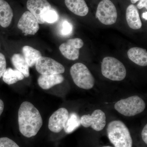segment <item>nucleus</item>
<instances>
[{
	"mask_svg": "<svg viewBox=\"0 0 147 147\" xmlns=\"http://www.w3.org/2000/svg\"><path fill=\"white\" fill-rule=\"evenodd\" d=\"M64 78L61 74L40 75L38 79V84L43 90L50 89L52 87L63 82Z\"/></svg>",
	"mask_w": 147,
	"mask_h": 147,
	"instance_id": "13",
	"label": "nucleus"
},
{
	"mask_svg": "<svg viewBox=\"0 0 147 147\" xmlns=\"http://www.w3.org/2000/svg\"><path fill=\"white\" fill-rule=\"evenodd\" d=\"M84 45V41L81 38H71L62 43L59 49L65 57L70 60L74 61L79 59V50Z\"/></svg>",
	"mask_w": 147,
	"mask_h": 147,
	"instance_id": "9",
	"label": "nucleus"
},
{
	"mask_svg": "<svg viewBox=\"0 0 147 147\" xmlns=\"http://www.w3.org/2000/svg\"><path fill=\"white\" fill-rule=\"evenodd\" d=\"M127 54L129 59L134 63L142 66L147 65V52L146 49L132 47L128 50Z\"/></svg>",
	"mask_w": 147,
	"mask_h": 147,
	"instance_id": "16",
	"label": "nucleus"
},
{
	"mask_svg": "<svg viewBox=\"0 0 147 147\" xmlns=\"http://www.w3.org/2000/svg\"><path fill=\"white\" fill-rule=\"evenodd\" d=\"M27 7L36 18L38 24H40L45 23L42 20V14L46 11L52 9L51 5L47 0H28Z\"/></svg>",
	"mask_w": 147,
	"mask_h": 147,
	"instance_id": "12",
	"label": "nucleus"
},
{
	"mask_svg": "<svg viewBox=\"0 0 147 147\" xmlns=\"http://www.w3.org/2000/svg\"><path fill=\"white\" fill-rule=\"evenodd\" d=\"M3 82L8 85H12L24 79V74L16 69H6L3 75Z\"/></svg>",
	"mask_w": 147,
	"mask_h": 147,
	"instance_id": "20",
	"label": "nucleus"
},
{
	"mask_svg": "<svg viewBox=\"0 0 147 147\" xmlns=\"http://www.w3.org/2000/svg\"><path fill=\"white\" fill-rule=\"evenodd\" d=\"M24 57L30 67L35 65L37 61L42 57L41 53L33 47L26 45L22 48Z\"/></svg>",
	"mask_w": 147,
	"mask_h": 147,
	"instance_id": "18",
	"label": "nucleus"
},
{
	"mask_svg": "<svg viewBox=\"0 0 147 147\" xmlns=\"http://www.w3.org/2000/svg\"><path fill=\"white\" fill-rule=\"evenodd\" d=\"M127 22L129 28L134 30H138L142 28V24L138 9L135 6L129 5L126 11Z\"/></svg>",
	"mask_w": 147,
	"mask_h": 147,
	"instance_id": "14",
	"label": "nucleus"
},
{
	"mask_svg": "<svg viewBox=\"0 0 147 147\" xmlns=\"http://www.w3.org/2000/svg\"><path fill=\"white\" fill-rule=\"evenodd\" d=\"M67 8L77 16H86L89 12V8L85 0H65Z\"/></svg>",
	"mask_w": 147,
	"mask_h": 147,
	"instance_id": "15",
	"label": "nucleus"
},
{
	"mask_svg": "<svg viewBox=\"0 0 147 147\" xmlns=\"http://www.w3.org/2000/svg\"><path fill=\"white\" fill-rule=\"evenodd\" d=\"M6 61L5 57L0 53V78L3 76L6 69Z\"/></svg>",
	"mask_w": 147,
	"mask_h": 147,
	"instance_id": "24",
	"label": "nucleus"
},
{
	"mask_svg": "<svg viewBox=\"0 0 147 147\" xmlns=\"http://www.w3.org/2000/svg\"><path fill=\"white\" fill-rule=\"evenodd\" d=\"M146 108V103L138 96H133L117 101L115 108L121 115L132 117L143 112Z\"/></svg>",
	"mask_w": 147,
	"mask_h": 147,
	"instance_id": "4",
	"label": "nucleus"
},
{
	"mask_svg": "<svg viewBox=\"0 0 147 147\" xmlns=\"http://www.w3.org/2000/svg\"><path fill=\"white\" fill-rule=\"evenodd\" d=\"M11 61L16 69L23 74L25 77H28L30 76V67L24 56L21 54H14L11 58Z\"/></svg>",
	"mask_w": 147,
	"mask_h": 147,
	"instance_id": "19",
	"label": "nucleus"
},
{
	"mask_svg": "<svg viewBox=\"0 0 147 147\" xmlns=\"http://www.w3.org/2000/svg\"><path fill=\"white\" fill-rule=\"evenodd\" d=\"M72 30V25L67 21H65L63 24L62 33L65 35L70 34Z\"/></svg>",
	"mask_w": 147,
	"mask_h": 147,
	"instance_id": "25",
	"label": "nucleus"
},
{
	"mask_svg": "<svg viewBox=\"0 0 147 147\" xmlns=\"http://www.w3.org/2000/svg\"><path fill=\"white\" fill-rule=\"evenodd\" d=\"M70 73L74 84L79 88L90 90L94 86V78L84 64L77 63L74 64L70 68Z\"/></svg>",
	"mask_w": 147,
	"mask_h": 147,
	"instance_id": "5",
	"label": "nucleus"
},
{
	"mask_svg": "<svg viewBox=\"0 0 147 147\" xmlns=\"http://www.w3.org/2000/svg\"><path fill=\"white\" fill-rule=\"evenodd\" d=\"M96 17L104 25L115 24L117 18V12L115 5L110 0H102L98 5Z\"/></svg>",
	"mask_w": 147,
	"mask_h": 147,
	"instance_id": "6",
	"label": "nucleus"
},
{
	"mask_svg": "<svg viewBox=\"0 0 147 147\" xmlns=\"http://www.w3.org/2000/svg\"><path fill=\"white\" fill-rule=\"evenodd\" d=\"M69 113L65 108L58 109L53 113L49 119L48 128L55 133L60 132L64 128Z\"/></svg>",
	"mask_w": 147,
	"mask_h": 147,
	"instance_id": "11",
	"label": "nucleus"
},
{
	"mask_svg": "<svg viewBox=\"0 0 147 147\" xmlns=\"http://www.w3.org/2000/svg\"><path fill=\"white\" fill-rule=\"evenodd\" d=\"M19 131L22 135L30 138L37 134L43 124L40 113L30 102L21 103L18 112Z\"/></svg>",
	"mask_w": 147,
	"mask_h": 147,
	"instance_id": "1",
	"label": "nucleus"
},
{
	"mask_svg": "<svg viewBox=\"0 0 147 147\" xmlns=\"http://www.w3.org/2000/svg\"><path fill=\"white\" fill-rule=\"evenodd\" d=\"M12 9L7 2L0 0V26L6 28L9 26L13 17Z\"/></svg>",
	"mask_w": 147,
	"mask_h": 147,
	"instance_id": "17",
	"label": "nucleus"
},
{
	"mask_svg": "<svg viewBox=\"0 0 147 147\" xmlns=\"http://www.w3.org/2000/svg\"><path fill=\"white\" fill-rule=\"evenodd\" d=\"M140 1V0H130L131 3H132V4L136 3L137 1Z\"/></svg>",
	"mask_w": 147,
	"mask_h": 147,
	"instance_id": "30",
	"label": "nucleus"
},
{
	"mask_svg": "<svg viewBox=\"0 0 147 147\" xmlns=\"http://www.w3.org/2000/svg\"><path fill=\"white\" fill-rule=\"evenodd\" d=\"M137 7L141 9L143 7L147 9V0H140V1L137 5Z\"/></svg>",
	"mask_w": 147,
	"mask_h": 147,
	"instance_id": "27",
	"label": "nucleus"
},
{
	"mask_svg": "<svg viewBox=\"0 0 147 147\" xmlns=\"http://www.w3.org/2000/svg\"><path fill=\"white\" fill-rule=\"evenodd\" d=\"M105 113L100 110H94L91 115H84L80 118V123L85 127L91 126L96 131L102 130L106 125Z\"/></svg>",
	"mask_w": 147,
	"mask_h": 147,
	"instance_id": "8",
	"label": "nucleus"
},
{
	"mask_svg": "<svg viewBox=\"0 0 147 147\" xmlns=\"http://www.w3.org/2000/svg\"><path fill=\"white\" fill-rule=\"evenodd\" d=\"M4 108V104L2 100L0 99V117L2 114Z\"/></svg>",
	"mask_w": 147,
	"mask_h": 147,
	"instance_id": "28",
	"label": "nucleus"
},
{
	"mask_svg": "<svg viewBox=\"0 0 147 147\" xmlns=\"http://www.w3.org/2000/svg\"><path fill=\"white\" fill-rule=\"evenodd\" d=\"M142 136L143 141L146 144H147V125H145L142 130Z\"/></svg>",
	"mask_w": 147,
	"mask_h": 147,
	"instance_id": "26",
	"label": "nucleus"
},
{
	"mask_svg": "<svg viewBox=\"0 0 147 147\" xmlns=\"http://www.w3.org/2000/svg\"><path fill=\"white\" fill-rule=\"evenodd\" d=\"M142 17L145 19V20H147V11L146 12H144V13L142 14Z\"/></svg>",
	"mask_w": 147,
	"mask_h": 147,
	"instance_id": "29",
	"label": "nucleus"
},
{
	"mask_svg": "<svg viewBox=\"0 0 147 147\" xmlns=\"http://www.w3.org/2000/svg\"><path fill=\"white\" fill-rule=\"evenodd\" d=\"M35 67L37 71L42 75L61 74L65 71L61 64L52 58L42 56L37 61Z\"/></svg>",
	"mask_w": 147,
	"mask_h": 147,
	"instance_id": "7",
	"label": "nucleus"
},
{
	"mask_svg": "<svg viewBox=\"0 0 147 147\" xmlns=\"http://www.w3.org/2000/svg\"><path fill=\"white\" fill-rule=\"evenodd\" d=\"M81 125L80 118L76 113H71L69 114L66 122L64 130L67 134L71 133Z\"/></svg>",
	"mask_w": 147,
	"mask_h": 147,
	"instance_id": "21",
	"label": "nucleus"
},
{
	"mask_svg": "<svg viewBox=\"0 0 147 147\" xmlns=\"http://www.w3.org/2000/svg\"><path fill=\"white\" fill-rule=\"evenodd\" d=\"M101 72L105 78L113 81H122L126 75V68L123 64L113 57H106L103 59Z\"/></svg>",
	"mask_w": 147,
	"mask_h": 147,
	"instance_id": "3",
	"label": "nucleus"
},
{
	"mask_svg": "<svg viewBox=\"0 0 147 147\" xmlns=\"http://www.w3.org/2000/svg\"><path fill=\"white\" fill-rule=\"evenodd\" d=\"M113 147L110 146H103V147Z\"/></svg>",
	"mask_w": 147,
	"mask_h": 147,
	"instance_id": "31",
	"label": "nucleus"
},
{
	"mask_svg": "<svg viewBox=\"0 0 147 147\" xmlns=\"http://www.w3.org/2000/svg\"><path fill=\"white\" fill-rule=\"evenodd\" d=\"M107 131L109 140L115 147H132V140L129 130L121 121L110 122Z\"/></svg>",
	"mask_w": 147,
	"mask_h": 147,
	"instance_id": "2",
	"label": "nucleus"
},
{
	"mask_svg": "<svg viewBox=\"0 0 147 147\" xmlns=\"http://www.w3.org/2000/svg\"><path fill=\"white\" fill-rule=\"evenodd\" d=\"M17 27L25 35H34L39 29V24L36 18L29 11L23 13L18 21Z\"/></svg>",
	"mask_w": 147,
	"mask_h": 147,
	"instance_id": "10",
	"label": "nucleus"
},
{
	"mask_svg": "<svg viewBox=\"0 0 147 147\" xmlns=\"http://www.w3.org/2000/svg\"><path fill=\"white\" fill-rule=\"evenodd\" d=\"M59 18L57 12L55 10L52 9L46 11L42 14V20L45 23L52 24L57 21Z\"/></svg>",
	"mask_w": 147,
	"mask_h": 147,
	"instance_id": "22",
	"label": "nucleus"
},
{
	"mask_svg": "<svg viewBox=\"0 0 147 147\" xmlns=\"http://www.w3.org/2000/svg\"><path fill=\"white\" fill-rule=\"evenodd\" d=\"M0 147H20L14 141L7 138H0Z\"/></svg>",
	"mask_w": 147,
	"mask_h": 147,
	"instance_id": "23",
	"label": "nucleus"
}]
</instances>
